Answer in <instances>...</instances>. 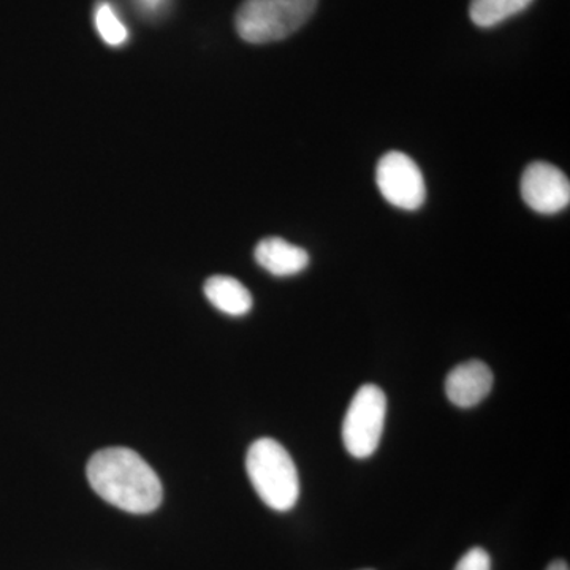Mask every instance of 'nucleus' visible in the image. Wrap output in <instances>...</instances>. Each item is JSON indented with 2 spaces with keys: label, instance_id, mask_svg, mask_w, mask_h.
Segmentation results:
<instances>
[{
  "label": "nucleus",
  "instance_id": "1",
  "mask_svg": "<svg viewBox=\"0 0 570 570\" xmlns=\"http://www.w3.org/2000/svg\"><path fill=\"white\" fill-rule=\"evenodd\" d=\"M86 474L91 489L124 512L145 515L163 504L160 479L134 450L110 448L94 453Z\"/></svg>",
  "mask_w": 570,
  "mask_h": 570
},
{
  "label": "nucleus",
  "instance_id": "11",
  "mask_svg": "<svg viewBox=\"0 0 570 570\" xmlns=\"http://www.w3.org/2000/svg\"><path fill=\"white\" fill-rule=\"evenodd\" d=\"M96 28L105 43L121 47L129 39L126 26L116 17L110 3L104 2L96 10Z\"/></svg>",
  "mask_w": 570,
  "mask_h": 570
},
{
  "label": "nucleus",
  "instance_id": "7",
  "mask_svg": "<svg viewBox=\"0 0 570 570\" xmlns=\"http://www.w3.org/2000/svg\"><path fill=\"white\" fill-rule=\"evenodd\" d=\"M493 382L490 366L480 360H471L450 371L445 381V393L450 403L455 406L474 407L490 395Z\"/></svg>",
  "mask_w": 570,
  "mask_h": 570
},
{
  "label": "nucleus",
  "instance_id": "15",
  "mask_svg": "<svg viewBox=\"0 0 570 570\" xmlns=\"http://www.w3.org/2000/svg\"><path fill=\"white\" fill-rule=\"evenodd\" d=\"M365 570H371V569H365Z\"/></svg>",
  "mask_w": 570,
  "mask_h": 570
},
{
  "label": "nucleus",
  "instance_id": "14",
  "mask_svg": "<svg viewBox=\"0 0 570 570\" xmlns=\"http://www.w3.org/2000/svg\"><path fill=\"white\" fill-rule=\"evenodd\" d=\"M546 570H570V569H569L568 562L562 561V560H557V561L551 562L549 568H547Z\"/></svg>",
  "mask_w": 570,
  "mask_h": 570
},
{
  "label": "nucleus",
  "instance_id": "6",
  "mask_svg": "<svg viewBox=\"0 0 570 570\" xmlns=\"http://www.w3.org/2000/svg\"><path fill=\"white\" fill-rule=\"evenodd\" d=\"M521 197L532 212L557 214L568 208L570 184L560 168L547 163H532L521 178Z\"/></svg>",
  "mask_w": 570,
  "mask_h": 570
},
{
  "label": "nucleus",
  "instance_id": "3",
  "mask_svg": "<svg viewBox=\"0 0 570 570\" xmlns=\"http://www.w3.org/2000/svg\"><path fill=\"white\" fill-rule=\"evenodd\" d=\"M318 0H245L236 11L235 28L247 43L287 39L316 11Z\"/></svg>",
  "mask_w": 570,
  "mask_h": 570
},
{
  "label": "nucleus",
  "instance_id": "8",
  "mask_svg": "<svg viewBox=\"0 0 570 570\" xmlns=\"http://www.w3.org/2000/svg\"><path fill=\"white\" fill-rule=\"evenodd\" d=\"M254 257L265 272L277 277L298 275L309 265V254L306 249L291 245L277 236L262 239L255 246Z\"/></svg>",
  "mask_w": 570,
  "mask_h": 570
},
{
  "label": "nucleus",
  "instance_id": "4",
  "mask_svg": "<svg viewBox=\"0 0 570 570\" xmlns=\"http://www.w3.org/2000/svg\"><path fill=\"white\" fill-rule=\"evenodd\" d=\"M387 417V396L377 385L366 384L352 397L343 422L344 448L354 459L376 453Z\"/></svg>",
  "mask_w": 570,
  "mask_h": 570
},
{
  "label": "nucleus",
  "instance_id": "9",
  "mask_svg": "<svg viewBox=\"0 0 570 570\" xmlns=\"http://www.w3.org/2000/svg\"><path fill=\"white\" fill-rule=\"evenodd\" d=\"M205 295L216 309L227 316H246L253 309V295L235 277H209L205 283Z\"/></svg>",
  "mask_w": 570,
  "mask_h": 570
},
{
  "label": "nucleus",
  "instance_id": "13",
  "mask_svg": "<svg viewBox=\"0 0 570 570\" xmlns=\"http://www.w3.org/2000/svg\"><path fill=\"white\" fill-rule=\"evenodd\" d=\"M137 2L146 13H156L157 10L163 9L165 0H137Z\"/></svg>",
  "mask_w": 570,
  "mask_h": 570
},
{
  "label": "nucleus",
  "instance_id": "5",
  "mask_svg": "<svg viewBox=\"0 0 570 570\" xmlns=\"http://www.w3.org/2000/svg\"><path fill=\"white\" fill-rule=\"evenodd\" d=\"M376 183L382 197L404 212L425 204L426 184L419 165L401 151H390L379 160Z\"/></svg>",
  "mask_w": 570,
  "mask_h": 570
},
{
  "label": "nucleus",
  "instance_id": "2",
  "mask_svg": "<svg viewBox=\"0 0 570 570\" xmlns=\"http://www.w3.org/2000/svg\"><path fill=\"white\" fill-rule=\"evenodd\" d=\"M246 471L258 498L276 512H288L299 498L298 471L291 453L272 438L253 442L246 455Z\"/></svg>",
  "mask_w": 570,
  "mask_h": 570
},
{
  "label": "nucleus",
  "instance_id": "10",
  "mask_svg": "<svg viewBox=\"0 0 570 570\" xmlns=\"http://www.w3.org/2000/svg\"><path fill=\"white\" fill-rule=\"evenodd\" d=\"M532 0H471L469 17L479 28H493L527 10Z\"/></svg>",
  "mask_w": 570,
  "mask_h": 570
},
{
  "label": "nucleus",
  "instance_id": "12",
  "mask_svg": "<svg viewBox=\"0 0 570 570\" xmlns=\"http://www.w3.org/2000/svg\"><path fill=\"white\" fill-rule=\"evenodd\" d=\"M455 570H491L490 554L480 547H474L461 557Z\"/></svg>",
  "mask_w": 570,
  "mask_h": 570
}]
</instances>
